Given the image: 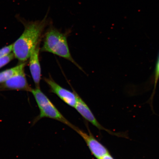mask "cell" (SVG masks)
Here are the masks:
<instances>
[{"label":"cell","mask_w":159,"mask_h":159,"mask_svg":"<svg viewBox=\"0 0 159 159\" xmlns=\"http://www.w3.org/2000/svg\"><path fill=\"white\" fill-rule=\"evenodd\" d=\"M74 130L84 139L91 153L97 159H101L105 155L109 153L107 149L91 134H88L76 127Z\"/></svg>","instance_id":"obj_5"},{"label":"cell","mask_w":159,"mask_h":159,"mask_svg":"<svg viewBox=\"0 0 159 159\" xmlns=\"http://www.w3.org/2000/svg\"><path fill=\"white\" fill-rule=\"evenodd\" d=\"M13 44L6 46L0 49V58L7 56L13 51Z\"/></svg>","instance_id":"obj_11"},{"label":"cell","mask_w":159,"mask_h":159,"mask_svg":"<svg viewBox=\"0 0 159 159\" xmlns=\"http://www.w3.org/2000/svg\"><path fill=\"white\" fill-rule=\"evenodd\" d=\"M159 79V53L158 57L157 60L156 67H155V70L153 80V84H154V90L153 91V93L151 97V101H152V99H153V97H154L155 91H156V88L157 87V84L158 81Z\"/></svg>","instance_id":"obj_10"},{"label":"cell","mask_w":159,"mask_h":159,"mask_svg":"<svg viewBox=\"0 0 159 159\" xmlns=\"http://www.w3.org/2000/svg\"><path fill=\"white\" fill-rule=\"evenodd\" d=\"M3 87L9 89H21L30 92L32 89L28 83L24 70L6 81Z\"/></svg>","instance_id":"obj_8"},{"label":"cell","mask_w":159,"mask_h":159,"mask_svg":"<svg viewBox=\"0 0 159 159\" xmlns=\"http://www.w3.org/2000/svg\"><path fill=\"white\" fill-rule=\"evenodd\" d=\"M77 101L76 105L75 108L77 111L82 116L83 118L89 122L91 123L96 128L99 130H105L108 132H110L109 131L107 130L104 127L101 126L96 118L93 114L92 112L89 108L88 105L85 103L84 101L81 99L78 94H77Z\"/></svg>","instance_id":"obj_6"},{"label":"cell","mask_w":159,"mask_h":159,"mask_svg":"<svg viewBox=\"0 0 159 159\" xmlns=\"http://www.w3.org/2000/svg\"><path fill=\"white\" fill-rule=\"evenodd\" d=\"M15 55L13 53H11L7 56L0 58V68L10 62L13 59Z\"/></svg>","instance_id":"obj_12"},{"label":"cell","mask_w":159,"mask_h":159,"mask_svg":"<svg viewBox=\"0 0 159 159\" xmlns=\"http://www.w3.org/2000/svg\"><path fill=\"white\" fill-rule=\"evenodd\" d=\"M101 159H114V158L111 156V155L109 153L105 155L104 157H102Z\"/></svg>","instance_id":"obj_13"},{"label":"cell","mask_w":159,"mask_h":159,"mask_svg":"<svg viewBox=\"0 0 159 159\" xmlns=\"http://www.w3.org/2000/svg\"><path fill=\"white\" fill-rule=\"evenodd\" d=\"M41 51L68 60L81 69L71 56L66 35L53 26H50L45 33L44 43Z\"/></svg>","instance_id":"obj_2"},{"label":"cell","mask_w":159,"mask_h":159,"mask_svg":"<svg viewBox=\"0 0 159 159\" xmlns=\"http://www.w3.org/2000/svg\"><path fill=\"white\" fill-rule=\"evenodd\" d=\"M39 44L34 49L30 58V69L34 81L37 88H39L41 79V68L40 64L39 54Z\"/></svg>","instance_id":"obj_7"},{"label":"cell","mask_w":159,"mask_h":159,"mask_svg":"<svg viewBox=\"0 0 159 159\" xmlns=\"http://www.w3.org/2000/svg\"><path fill=\"white\" fill-rule=\"evenodd\" d=\"M44 80L46 83L49 85L52 92L56 94L66 104L75 108L77 101V93L75 91L71 92L63 88L51 77L45 78Z\"/></svg>","instance_id":"obj_4"},{"label":"cell","mask_w":159,"mask_h":159,"mask_svg":"<svg viewBox=\"0 0 159 159\" xmlns=\"http://www.w3.org/2000/svg\"><path fill=\"white\" fill-rule=\"evenodd\" d=\"M31 92L34 96L40 110V114L36 120L43 118L52 119L63 123L74 130L76 126L71 124L61 114L40 88L32 89Z\"/></svg>","instance_id":"obj_3"},{"label":"cell","mask_w":159,"mask_h":159,"mask_svg":"<svg viewBox=\"0 0 159 159\" xmlns=\"http://www.w3.org/2000/svg\"><path fill=\"white\" fill-rule=\"evenodd\" d=\"M48 13V11L43 19L34 21H27L19 15H16V17L25 27L22 34L13 43V53L19 60L23 62L27 60L34 49L39 44L44 30L50 24Z\"/></svg>","instance_id":"obj_1"},{"label":"cell","mask_w":159,"mask_h":159,"mask_svg":"<svg viewBox=\"0 0 159 159\" xmlns=\"http://www.w3.org/2000/svg\"><path fill=\"white\" fill-rule=\"evenodd\" d=\"M25 63L23 62L13 68L0 72V83H4L12 77L24 70Z\"/></svg>","instance_id":"obj_9"}]
</instances>
